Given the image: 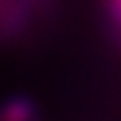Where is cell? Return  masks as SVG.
Listing matches in <instances>:
<instances>
[{
  "label": "cell",
  "mask_w": 121,
  "mask_h": 121,
  "mask_svg": "<svg viewBox=\"0 0 121 121\" xmlns=\"http://www.w3.org/2000/svg\"><path fill=\"white\" fill-rule=\"evenodd\" d=\"M39 117V104L27 94H12L0 102V121H33Z\"/></svg>",
  "instance_id": "1"
},
{
  "label": "cell",
  "mask_w": 121,
  "mask_h": 121,
  "mask_svg": "<svg viewBox=\"0 0 121 121\" xmlns=\"http://www.w3.org/2000/svg\"><path fill=\"white\" fill-rule=\"evenodd\" d=\"M105 8H108V16L111 20V29L117 37L119 31V8H121V0H108L105 2Z\"/></svg>",
  "instance_id": "2"
}]
</instances>
